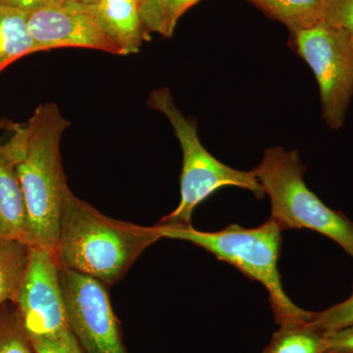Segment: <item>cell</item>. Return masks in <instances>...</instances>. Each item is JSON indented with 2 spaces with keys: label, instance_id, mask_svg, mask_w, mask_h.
Instances as JSON below:
<instances>
[{
  "label": "cell",
  "instance_id": "9a60e30c",
  "mask_svg": "<svg viewBox=\"0 0 353 353\" xmlns=\"http://www.w3.org/2000/svg\"><path fill=\"white\" fill-rule=\"evenodd\" d=\"M325 334L309 322L284 325L273 334L263 353H325Z\"/></svg>",
  "mask_w": 353,
  "mask_h": 353
},
{
  "label": "cell",
  "instance_id": "ac0fdd59",
  "mask_svg": "<svg viewBox=\"0 0 353 353\" xmlns=\"http://www.w3.org/2000/svg\"><path fill=\"white\" fill-rule=\"evenodd\" d=\"M322 24L353 34V0H325Z\"/></svg>",
  "mask_w": 353,
  "mask_h": 353
},
{
  "label": "cell",
  "instance_id": "4fadbf2b",
  "mask_svg": "<svg viewBox=\"0 0 353 353\" xmlns=\"http://www.w3.org/2000/svg\"><path fill=\"white\" fill-rule=\"evenodd\" d=\"M290 32L322 24L325 0H248Z\"/></svg>",
  "mask_w": 353,
  "mask_h": 353
},
{
  "label": "cell",
  "instance_id": "cb8c5ba5",
  "mask_svg": "<svg viewBox=\"0 0 353 353\" xmlns=\"http://www.w3.org/2000/svg\"><path fill=\"white\" fill-rule=\"evenodd\" d=\"M73 1L85 4V6H94V4L97 3V0H73Z\"/></svg>",
  "mask_w": 353,
  "mask_h": 353
},
{
  "label": "cell",
  "instance_id": "5b68a950",
  "mask_svg": "<svg viewBox=\"0 0 353 353\" xmlns=\"http://www.w3.org/2000/svg\"><path fill=\"white\" fill-rule=\"evenodd\" d=\"M148 103L169 120L183 150L180 203L160 224L192 225L190 220L194 209L222 188H240L253 192L257 199L263 197V189L252 170H236L208 152L199 139L196 122L185 117L176 108L168 88H158L152 92Z\"/></svg>",
  "mask_w": 353,
  "mask_h": 353
},
{
  "label": "cell",
  "instance_id": "ffe728a7",
  "mask_svg": "<svg viewBox=\"0 0 353 353\" xmlns=\"http://www.w3.org/2000/svg\"><path fill=\"white\" fill-rule=\"evenodd\" d=\"M36 353H85L72 332L55 340H31Z\"/></svg>",
  "mask_w": 353,
  "mask_h": 353
},
{
  "label": "cell",
  "instance_id": "e0dca14e",
  "mask_svg": "<svg viewBox=\"0 0 353 353\" xmlns=\"http://www.w3.org/2000/svg\"><path fill=\"white\" fill-rule=\"evenodd\" d=\"M0 353H36L17 316L0 322Z\"/></svg>",
  "mask_w": 353,
  "mask_h": 353
},
{
  "label": "cell",
  "instance_id": "6da1fadb",
  "mask_svg": "<svg viewBox=\"0 0 353 353\" xmlns=\"http://www.w3.org/2000/svg\"><path fill=\"white\" fill-rule=\"evenodd\" d=\"M69 126L54 103H44L26 126L13 127L6 145L24 196L30 243L54 252L69 190L60 154V141Z\"/></svg>",
  "mask_w": 353,
  "mask_h": 353
},
{
  "label": "cell",
  "instance_id": "3957f363",
  "mask_svg": "<svg viewBox=\"0 0 353 353\" xmlns=\"http://www.w3.org/2000/svg\"><path fill=\"white\" fill-rule=\"evenodd\" d=\"M161 238L187 241L219 260L233 265L268 290L269 301L280 326L311 321L314 313L296 305L283 288L278 270L282 231L275 220L253 229L230 225L220 232H202L189 226L158 224Z\"/></svg>",
  "mask_w": 353,
  "mask_h": 353
},
{
  "label": "cell",
  "instance_id": "ba28073f",
  "mask_svg": "<svg viewBox=\"0 0 353 353\" xmlns=\"http://www.w3.org/2000/svg\"><path fill=\"white\" fill-rule=\"evenodd\" d=\"M60 284L70 330L85 353H127L105 284L61 268Z\"/></svg>",
  "mask_w": 353,
  "mask_h": 353
},
{
  "label": "cell",
  "instance_id": "5bb4252c",
  "mask_svg": "<svg viewBox=\"0 0 353 353\" xmlns=\"http://www.w3.org/2000/svg\"><path fill=\"white\" fill-rule=\"evenodd\" d=\"M31 246L18 240H0V307L14 301L29 263Z\"/></svg>",
  "mask_w": 353,
  "mask_h": 353
},
{
  "label": "cell",
  "instance_id": "d4e9b609",
  "mask_svg": "<svg viewBox=\"0 0 353 353\" xmlns=\"http://www.w3.org/2000/svg\"><path fill=\"white\" fill-rule=\"evenodd\" d=\"M134 1L137 2V3L139 4V6H141V2H143V0H134Z\"/></svg>",
  "mask_w": 353,
  "mask_h": 353
},
{
  "label": "cell",
  "instance_id": "8fae6325",
  "mask_svg": "<svg viewBox=\"0 0 353 353\" xmlns=\"http://www.w3.org/2000/svg\"><path fill=\"white\" fill-rule=\"evenodd\" d=\"M0 240L30 243L24 196L6 145H0Z\"/></svg>",
  "mask_w": 353,
  "mask_h": 353
},
{
  "label": "cell",
  "instance_id": "d6986e66",
  "mask_svg": "<svg viewBox=\"0 0 353 353\" xmlns=\"http://www.w3.org/2000/svg\"><path fill=\"white\" fill-rule=\"evenodd\" d=\"M166 0H143L139 6L141 20L148 34L157 32L163 36Z\"/></svg>",
  "mask_w": 353,
  "mask_h": 353
},
{
  "label": "cell",
  "instance_id": "9c48e42d",
  "mask_svg": "<svg viewBox=\"0 0 353 353\" xmlns=\"http://www.w3.org/2000/svg\"><path fill=\"white\" fill-rule=\"evenodd\" d=\"M28 24L38 52L78 48L122 55L119 46L102 28L92 6L59 0L28 13Z\"/></svg>",
  "mask_w": 353,
  "mask_h": 353
},
{
  "label": "cell",
  "instance_id": "44dd1931",
  "mask_svg": "<svg viewBox=\"0 0 353 353\" xmlns=\"http://www.w3.org/2000/svg\"><path fill=\"white\" fill-rule=\"evenodd\" d=\"M201 0H166L165 6L163 37L171 38L178 21L183 14Z\"/></svg>",
  "mask_w": 353,
  "mask_h": 353
},
{
  "label": "cell",
  "instance_id": "30bf717a",
  "mask_svg": "<svg viewBox=\"0 0 353 353\" xmlns=\"http://www.w3.org/2000/svg\"><path fill=\"white\" fill-rule=\"evenodd\" d=\"M92 6L104 31L119 46L122 55L139 52L143 41L150 39L134 0H97Z\"/></svg>",
  "mask_w": 353,
  "mask_h": 353
},
{
  "label": "cell",
  "instance_id": "7c38bea8",
  "mask_svg": "<svg viewBox=\"0 0 353 353\" xmlns=\"http://www.w3.org/2000/svg\"><path fill=\"white\" fill-rule=\"evenodd\" d=\"M38 52L28 24V13L0 6V72L16 60Z\"/></svg>",
  "mask_w": 353,
  "mask_h": 353
},
{
  "label": "cell",
  "instance_id": "277c9868",
  "mask_svg": "<svg viewBox=\"0 0 353 353\" xmlns=\"http://www.w3.org/2000/svg\"><path fill=\"white\" fill-rule=\"evenodd\" d=\"M253 173L271 201V218L281 229H309L336 241L353 257V222L328 208L304 181L306 169L296 150H265Z\"/></svg>",
  "mask_w": 353,
  "mask_h": 353
},
{
  "label": "cell",
  "instance_id": "2e32d148",
  "mask_svg": "<svg viewBox=\"0 0 353 353\" xmlns=\"http://www.w3.org/2000/svg\"><path fill=\"white\" fill-rule=\"evenodd\" d=\"M309 324L323 334L353 326V290L347 301L314 313Z\"/></svg>",
  "mask_w": 353,
  "mask_h": 353
},
{
  "label": "cell",
  "instance_id": "8992f818",
  "mask_svg": "<svg viewBox=\"0 0 353 353\" xmlns=\"http://www.w3.org/2000/svg\"><path fill=\"white\" fill-rule=\"evenodd\" d=\"M290 41L314 74L323 119L331 129H340L353 97V34L320 24L290 32Z\"/></svg>",
  "mask_w": 353,
  "mask_h": 353
},
{
  "label": "cell",
  "instance_id": "603a6c76",
  "mask_svg": "<svg viewBox=\"0 0 353 353\" xmlns=\"http://www.w3.org/2000/svg\"><path fill=\"white\" fill-rule=\"evenodd\" d=\"M57 1L59 0H0V6L12 7L29 13Z\"/></svg>",
  "mask_w": 353,
  "mask_h": 353
},
{
  "label": "cell",
  "instance_id": "52a82bcc",
  "mask_svg": "<svg viewBox=\"0 0 353 353\" xmlns=\"http://www.w3.org/2000/svg\"><path fill=\"white\" fill-rule=\"evenodd\" d=\"M54 250L31 246L29 263L13 303L29 340H55L71 332Z\"/></svg>",
  "mask_w": 353,
  "mask_h": 353
},
{
  "label": "cell",
  "instance_id": "7402d4cb",
  "mask_svg": "<svg viewBox=\"0 0 353 353\" xmlns=\"http://www.w3.org/2000/svg\"><path fill=\"white\" fill-rule=\"evenodd\" d=\"M325 353H353V326L325 334Z\"/></svg>",
  "mask_w": 353,
  "mask_h": 353
},
{
  "label": "cell",
  "instance_id": "7a4b0ae2",
  "mask_svg": "<svg viewBox=\"0 0 353 353\" xmlns=\"http://www.w3.org/2000/svg\"><path fill=\"white\" fill-rule=\"evenodd\" d=\"M159 239L158 225L145 227L113 219L69 189L64 196L55 254L61 268L112 285Z\"/></svg>",
  "mask_w": 353,
  "mask_h": 353
}]
</instances>
